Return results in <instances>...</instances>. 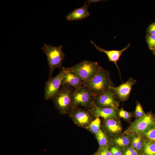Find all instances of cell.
Segmentation results:
<instances>
[{"label":"cell","mask_w":155,"mask_h":155,"mask_svg":"<svg viewBox=\"0 0 155 155\" xmlns=\"http://www.w3.org/2000/svg\"><path fill=\"white\" fill-rule=\"evenodd\" d=\"M101 67L96 62L86 60L68 68L76 73L84 82L93 78Z\"/></svg>","instance_id":"4"},{"label":"cell","mask_w":155,"mask_h":155,"mask_svg":"<svg viewBox=\"0 0 155 155\" xmlns=\"http://www.w3.org/2000/svg\"><path fill=\"white\" fill-rule=\"evenodd\" d=\"M153 117L151 113L145 114L133 123L129 131L133 134H143L153 125Z\"/></svg>","instance_id":"8"},{"label":"cell","mask_w":155,"mask_h":155,"mask_svg":"<svg viewBox=\"0 0 155 155\" xmlns=\"http://www.w3.org/2000/svg\"><path fill=\"white\" fill-rule=\"evenodd\" d=\"M110 150L113 155H122V154L121 151L116 146L112 147Z\"/></svg>","instance_id":"27"},{"label":"cell","mask_w":155,"mask_h":155,"mask_svg":"<svg viewBox=\"0 0 155 155\" xmlns=\"http://www.w3.org/2000/svg\"><path fill=\"white\" fill-rule=\"evenodd\" d=\"M95 96L87 86L83 85L74 89L72 92L73 108L78 106H92Z\"/></svg>","instance_id":"5"},{"label":"cell","mask_w":155,"mask_h":155,"mask_svg":"<svg viewBox=\"0 0 155 155\" xmlns=\"http://www.w3.org/2000/svg\"><path fill=\"white\" fill-rule=\"evenodd\" d=\"M89 5L85 4L83 7L74 9L66 16L67 20L68 21H78L88 18L90 15L88 9Z\"/></svg>","instance_id":"14"},{"label":"cell","mask_w":155,"mask_h":155,"mask_svg":"<svg viewBox=\"0 0 155 155\" xmlns=\"http://www.w3.org/2000/svg\"><path fill=\"white\" fill-rule=\"evenodd\" d=\"M65 73L62 80L61 86L76 89L83 85L84 82L76 73L70 70L68 68H65Z\"/></svg>","instance_id":"10"},{"label":"cell","mask_w":155,"mask_h":155,"mask_svg":"<svg viewBox=\"0 0 155 155\" xmlns=\"http://www.w3.org/2000/svg\"><path fill=\"white\" fill-rule=\"evenodd\" d=\"M145 114L141 104L137 101L136 102L135 111V116L138 119L143 116Z\"/></svg>","instance_id":"22"},{"label":"cell","mask_w":155,"mask_h":155,"mask_svg":"<svg viewBox=\"0 0 155 155\" xmlns=\"http://www.w3.org/2000/svg\"><path fill=\"white\" fill-rule=\"evenodd\" d=\"M137 82L136 80L130 78L126 82L116 87H111L119 100L124 101L127 100L130 95L133 86Z\"/></svg>","instance_id":"9"},{"label":"cell","mask_w":155,"mask_h":155,"mask_svg":"<svg viewBox=\"0 0 155 155\" xmlns=\"http://www.w3.org/2000/svg\"><path fill=\"white\" fill-rule=\"evenodd\" d=\"M119 100L113 90L111 88L105 92L95 96L94 104L100 108H118L119 105Z\"/></svg>","instance_id":"6"},{"label":"cell","mask_w":155,"mask_h":155,"mask_svg":"<svg viewBox=\"0 0 155 155\" xmlns=\"http://www.w3.org/2000/svg\"><path fill=\"white\" fill-rule=\"evenodd\" d=\"M148 32L149 34L155 35V22L149 26L148 28Z\"/></svg>","instance_id":"28"},{"label":"cell","mask_w":155,"mask_h":155,"mask_svg":"<svg viewBox=\"0 0 155 155\" xmlns=\"http://www.w3.org/2000/svg\"><path fill=\"white\" fill-rule=\"evenodd\" d=\"M154 54L155 55V49L154 50Z\"/></svg>","instance_id":"31"},{"label":"cell","mask_w":155,"mask_h":155,"mask_svg":"<svg viewBox=\"0 0 155 155\" xmlns=\"http://www.w3.org/2000/svg\"><path fill=\"white\" fill-rule=\"evenodd\" d=\"M148 141L155 142V127H151L143 134Z\"/></svg>","instance_id":"21"},{"label":"cell","mask_w":155,"mask_h":155,"mask_svg":"<svg viewBox=\"0 0 155 155\" xmlns=\"http://www.w3.org/2000/svg\"><path fill=\"white\" fill-rule=\"evenodd\" d=\"M117 115L120 117L127 119L131 117L132 114L131 113L125 111L122 108L118 110Z\"/></svg>","instance_id":"24"},{"label":"cell","mask_w":155,"mask_h":155,"mask_svg":"<svg viewBox=\"0 0 155 155\" xmlns=\"http://www.w3.org/2000/svg\"><path fill=\"white\" fill-rule=\"evenodd\" d=\"M104 127L107 132L112 135L120 133L122 129L119 122L115 119H106L104 123Z\"/></svg>","instance_id":"15"},{"label":"cell","mask_w":155,"mask_h":155,"mask_svg":"<svg viewBox=\"0 0 155 155\" xmlns=\"http://www.w3.org/2000/svg\"><path fill=\"white\" fill-rule=\"evenodd\" d=\"M118 108H100L94 104L92 106L91 112L96 117H101L104 119H115L117 115Z\"/></svg>","instance_id":"12"},{"label":"cell","mask_w":155,"mask_h":155,"mask_svg":"<svg viewBox=\"0 0 155 155\" xmlns=\"http://www.w3.org/2000/svg\"><path fill=\"white\" fill-rule=\"evenodd\" d=\"M153 125H154V126L155 127V120L154 121V120Z\"/></svg>","instance_id":"30"},{"label":"cell","mask_w":155,"mask_h":155,"mask_svg":"<svg viewBox=\"0 0 155 155\" xmlns=\"http://www.w3.org/2000/svg\"><path fill=\"white\" fill-rule=\"evenodd\" d=\"M103 1V0H87L85 1H84L85 4H87L89 5H90L91 3H97L98 2H99L100 1Z\"/></svg>","instance_id":"29"},{"label":"cell","mask_w":155,"mask_h":155,"mask_svg":"<svg viewBox=\"0 0 155 155\" xmlns=\"http://www.w3.org/2000/svg\"><path fill=\"white\" fill-rule=\"evenodd\" d=\"M97 155H113L108 146L101 147L97 153Z\"/></svg>","instance_id":"25"},{"label":"cell","mask_w":155,"mask_h":155,"mask_svg":"<svg viewBox=\"0 0 155 155\" xmlns=\"http://www.w3.org/2000/svg\"><path fill=\"white\" fill-rule=\"evenodd\" d=\"M74 88L61 86L58 92L52 99L56 108L61 113H68L73 109L72 92Z\"/></svg>","instance_id":"3"},{"label":"cell","mask_w":155,"mask_h":155,"mask_svg":"<svg viewBox=\"0 0 155 155\" xmlns=\"http://www.w3.org/2000/svg\"><path fill=\"white\" fill-rule=\"evenodd\" d=\"M96 134L98 143L101 147L108 146V140L107 137L101 129Z\"/></svg>","instance_id":"20"},{"label":"cell","mask_w":155,"mask_h":155,"mask_svg":"<svg viewBox=\"0 0 155 155\" xmlns=\"http://www.w3.org/2000/svg\"><path fill=\"white\" fill-rule=\"evenodd\" d=\"M62 46H53L44 43L41 47L42 52L47 57L49 72V78L52 77L53 71L57 68H62V62L65 57L63 51Z\"/></svg>","instance_id":"2"},{"label":"cell","mask_w":155,"mask_h":155,"mask_svg":"<svg viewBox=\"0 0 155 155\" xmlns=\"http://www.w3.org/2000/svg\"><path fill=\"white\" fill-rule=\"evenodd\" d=\"M65 73V68L63 67L55 77L49 78L45 83L44 89L45 99H52L57 94L61 86L62 80Z\"/></svg>","instance_id":"7"},{"label":"cell","mask_w":155,"mask_h":155,"mask_svg":"<svg viewBox=\"0 0 155 155\" xmlns=\"http://www.w3.org/2000/svg\"><path fill=\"white\" fill-rule=\"evenodd\" d=\"M100 120L99 117H97L90 123L88 128L93 133L96 134L100 129Z\"/></svg>","instance_id":"19"},{"label":"cell","mask_w":155,"mask_h":155,"mask_svg":"<svg viewBox=\"0 0 155 155\" xmlns=\"http://www.w3.org/2000/svg\"><path fill=\"white\" fill-rule=\"evenodd\" d=\"M73 109L71 115L76 123L80 125L84 126L89 125L91 117L88 112L76 107Z\"/></svg>","instance_id":"13"},{"label":"cell","mask_w":155,"mask_h":155,"mask_svg":"<svg viewBox=\"0 0 155 155\" xmlns=\"http://www.w3.org/2000/svg\"><path fill=\"white\" fill-rule=\"evenodd\" d=\"M131 146L136 150H141L143 147V143L140 135L133 134L131 140Z\"/></svg>","instance_id":"18"},{"label":"cell","mask_w":155,"mask_h":155,"mask_svg":"<svg viewBox=\"0 0 155 155\" xmlns=\"http://www.w3.org/2000/svg\"><path fill=\"white\" fill-rule=\"evenodd\" d=\"M130 140L128 136L122 135L115 137L113 139V142L117 146L124 148L128 146L129 144Z\"/></svg>","instance_id":"17"},{"label":"cell","mask_w":155,"mask_h":155,"mask_svg":"<svg viewBox=\"0 0 155 155\" xmlns=\"http://www.w3.org/2000/svg\"><path fill=\"white\" fill-rule=\"evenodd\" d=\"M83 85L88 87L95 96L109 90L114 86L110 73L102 67L93 78L84 82Z\"/></svg>","instance_id":"1"},{"label":"cell","mask_w":155,"mask_h":155,"mask_svg":"<svg viewBox=\"0 0 155 155\" xmlns=\"http://www.w3.org/2000/svg\"><path fill=\"white\" fill-rule=\"evenodd\" d=\"M91 43L94 46L95 48L100 52L105 53L107 55L109 61L113 62L116 66L120 76L119 68L117 64V62L119 60L120 58L123 53L128 49L130 46V44H128L126 46L121 50H104L96 45L92 40L90 41Z\"/></svg>","instance_id":"11"},{"label":"cell","mask_w":155,"mask_h":155,"mask_svg":"<svg viewBox=\"0 0 155 155\" xmlns=\"http://www.w3.org/2000/svg\"><path fill=\"white\" fill-rule=\"evenodd\" d=\"M137 150L132 146L127 148L123 155H138Z\"/></svg>","instance_id":"26"},{"label":"cell","mask_w":155,"mask_h":155,"mask_svg":"<svg viewBox=\"0 0 155 155\" xmlns=\"http://www.w3.org/2000/svg\"><path fill=\"white\" fill-rule=\"evenodd\" d=\"M143 150L144 155H155V142H145L143 143Z\"/></svg>","instance_id":"16"},{"label":"cell","mask_w":155,"mask_h":155,"mask_svg":"<svg viewBox=\"0 0 155 155\" xmlns=\"http://www.w3.org/2000/svg\"><path fill=\"white\" fill-rule=\"evenodd\" d=\"M146 41L149 49L154 51L155 49V35L148 34L146 37Z\"/></svg>","instance_id":"23"}]
</instances>
